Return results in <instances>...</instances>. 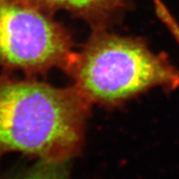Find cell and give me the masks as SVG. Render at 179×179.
Here are the masks:
<instances>
[{
	"instance_id": "cell-5",
	"label": "cell",
	"mask_w": 179,
	"mask_h": 179,
	"mask_svg": "<svg viewBox=\"0 0 179 179\" xmlns=\"http://www.w3.org/2000/svg\"><path fill=\"white\" fill-rule=\"evenodd\" d=\"M23 179H67V176L61 165L41 162Z\"/></svg>"
},
{
	"instance_id": "cell-4",
	"label": "cell",
	"mask_w": 179,
	"mask_h": 179,
	"mask_svg": "<svg viewBox=\"0 0 179 179\" xmlns=\"http://www.w3.org/2000/svg\"><path fill=\"white\" fill-rule=\"evenodd\" d=\"M49 6L75 12L91 20L105 21L123 12L129 0H37Z\"/></svg>"
},
{
	"instance_id": "cell-3",
	"label": "cell",
	"mask_w": 179,
	"mask_h": 179,
	"mask_svg": "<svg viewBox=\"0 0 179 179\" xmlns=\"http://www.w3.org/2000/svg\"><path fill=\"white\" fill-rule=\"evenodd\" d=\"M74 55L67 32L41 10L23 0H0V65L68 70Z\"/></svg>"
},
{
	"instance_id": "cell-2",
	"label": "cell",
	"mask_w": 179,
	"mask_h": 179,
	"mask_svg": "<svg viewBox=\"0 0 179 179\" xmlns=\"http://www.w3.org/2000/svg\"><path fill=\"white\" fill-rule=\"evenodd\" d=\"M68 71L91 104L116 105L154 88L179 87V71L138 38L96 32Z\"/></svg>"
},
{
	"instance_id": "cell-1",
	"label": "cell",
	"mask_w": 179,
	"mask_h": 179,
	"mask_svg": "<svg viewBox=\"0 0 179 179\" xmlns=\"http://www.w3.org/2000/svg\"><path fill=\"white\" fill-rule=\"evenodd\" d=\"M91 105L76 86L0 77V158L17 151L62 165L77 156Z\"/></svg>"
}]
</instances>
